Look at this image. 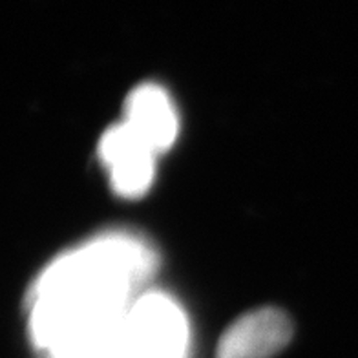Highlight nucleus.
<instances>
[{
    "instance_id": "nucleus-3",
    "label": "nucleus",
    "mask_w": 358,
    "mask_h": 358,
    "mask_svg": "<svg viewBox=\"0 0 358 358\" xmlns=\"http://www.w3.org/2000/svg\"><path fill=\"white\" fill-rule=\"evenodd\" d=\"M154 154L128 123L112 128L101 141V156L121 196H141L152 183Z\"/></svg>"
},
{
    "instance_id": "nucleus-2",
    "label": "nucleus",
    "mask_w": 358,
    "mask_h": 358,
    "mask_svg": "<svg viewBox=\"0 0 358 358\" xmlns=\"http://www.w3.org/2000/svg\"><path fill=\"white\" fill-rule=\"evenodd\" d=\"M292 336V322L274 307H264L241 316L225 331L216 358H271L280 353Z\"/></svg>"
},
{
    "instance_id": "nucleus-4",
    "label": "nucleus",
    "mask_w": 358,
    "mask_h": 358,
    "mask_svg": "<svg viewBox=\"0 0 358 358\" xmlns=\"http://www.w3.org/2000/svg\"><path fill=\"white\" fill-rule=\"evenodd\" d=\"M154 152L169 148L178 134V119L165 92L157 86L137 88L127 104V121Z\"/></svg>"
},
{
    "instance_id": "nucleus-1",
    "label": "nucleus",
    "mask_w": 358,
    "mask_h": 358,
    "mask_svg": "<svg viewBox=\"0 0 358 358\" xmlns=\"http://www.w3.org/2000/svg\"><path fill=\"white\" fill-rule=\"evenodd\" d=\"M143 268L141 250L123 241H108L53 267L38 287V338L59 342L103 327Z\"/></svg>"
}]
</instances>
